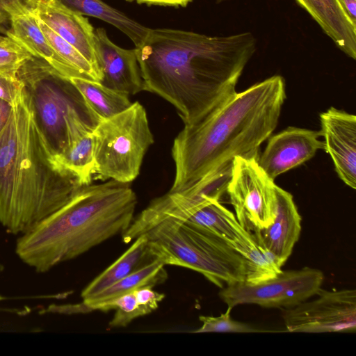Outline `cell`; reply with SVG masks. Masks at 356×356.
Instances as JSON below:
<instances>
[{"label": "cell", "instance_id": "8", "mask_svg": "<svg viewBox=\"0 0 356 356\" xmlns=\"http://www.w3.org/2000/svg\"><path fill=\"white\" fill-rule=\"evenodd\" d=\"M258 157H236L226 188L237 220L251 233L270 225L277 209V185L259 165Z\"/></svg>", "mask_w": 356, "mask_h": 356}, {"label": "cell", "instance_id": "37", "mask_svg": "<svg viewBox=\"0 0 356 356\" xmlns=\"http://www.w3.org/2000/svg\"><path fill=\"white\" fill-rule=\"evenodd\" d=\"M3 37H4V35H0V40H1V39H3Z\"/></svg>", "mask_w": 356, "mask_h": 356}, {"label": "cell", "instance_id": "13", "mask_svg": "<svg viewBox=\"0 0 356 356\" xmlns=\"http://www.w3.org/2000/svg\"><path fill=\"white\" fill-rule=\"evenodd\" d=\"M94 40L101 83L129 95L143 90V81L136 49H126L114 44L105 29L95 30Z\"/></svg>", "mask_w": 356, "mask_h": 356}, {"label": "cell", "instance_id": "9", "mask_svg": "<svg viewBox=\"0 0 356 356\" xmlns=\"http://www.w3.org/2000/svg\"><path fill=\"white\" fill-rule=\"evenodd\" d=\"M323 281L324 274L321 270L304 267L282 270L275 277L257 284L242 282L227 285L218 294L231 308L255 304L265 308L288 309L314 296Z\"/></svg>", "mask_w": 356, "mask_h": 356}, {"label": "cell", "instance_id": "33", "mask_svg": "<svg viewBox=\"0 0 356 356\" xmlns=\"http://www.w3.org/2000/svg\"><path fill=\"white\" fill-rule=\"evenodd\" d=\"M338 1L351 22L356 25V0H338Z\"/></svg>", "mask_w": 356, "mask_h": 356}, {"label": "cell", "instance_id": "24", "mask_svg": "<svg viewBox=\"0 0 356 356\" xmlns=\"http://www.w3.org/2000/svg\"><path fill=\"white\" fill-rule=\"evenodd\" d=\"M38 19L43 33L56 53L76 70L81 74L83 79L100 83L102 76L96 72L92 65L73 46L59 36L43 22Z\"/></svg>", "mask_w": 356, "mask_h": 356}, {"label": "cell", "instance_id": "17", "mask_svg": "<svg viewBox=\"0 0 356 356\" xmlns=\"http://www.w3.org/2000/svg\"><path fill=\"white\" fill-rule=\"evenodd\" d=\"M318 24L336 46L350 58L356 59V25L338 0H296Z\"/></svg>", "mask_w": 356, "mask_h": 356}, {"label": "cell", "instance_id": "21", "mask_svg": "<svg viewBox=\"0 0 356 356\" xmlns=\"http://www.w3.org/2000/svg\"><path fill=\"white\" fill-rule=\"evenodd\" d=\"M70 79L100 120L121 113L132 104L128 94L108 88L99 82L81 78Z\"/></svg>", "mask_w": 356, "mask_h": 356}, {"label": "cell", "instance_id": "29", "mask_svg": "<svg viewBox=\"0 0 356 356\" xmlns=\"http://www.w3.org/2000/svg\"><path fill=\"white\" fill-rule=\"evenodd\" d=\"M22 86L19 80H13L0 74V99L14 105L22 95Z\"/></svg>", "mask_w": 356, "mask_h": 356}, {"label": "cell", "instance_id": "10", "mask_svg": "<svg viewBox=\"0 0 356 356\" xmlns=\"http://www.w3.org/2000/svg\"><path fill=\"white\" fill-rule=\"evenodd\" d=\"M316 298L284 309L286 332L323 333L356 330V291H328L321 288Z\"/></svg>", "mask_w": 356, "mask_h": 356}, {"label": "cell", "instance_id": "35", "mask_svg": "<svg viewBox=\"0 0 356 356\" xmlns=\"http://www.w3.org/2000/svg\"><path fill=\"white\" fill-rule=\"evenodd\" d=\"M227 1H229V0H216V3H222V2Z\"/></svg>", "mask_w": 356, "mask_h": 356}, {"label": "cell", "instance_id": "25", "mask_svg": "<svg viewBox=\"0 0 356 356\" xmlns=\"http://www.w3.org/2000/svg\"><path fill=\"white\" fill-rule=\"evenodd\" d=\"M115 309L110 327H125L134 319L151 313L147 307L138 304L134 291L122 295L100 305L97 310L106 312Z\"/></svg>", "mask_w": 356, "mask_h": 356}, {"label": "cell", "instance_id": "12", "mask_svg": "<svg viewBox=\"0 0 356 356\" xmlns=\"http://www.w3.org/2000/svg\"><path fill=\"white\" fill-rule=\"evenodd\" d=\"M324 149L330 154L339 177L356 188V116L330 107L320 114Z\"/></svg>", "mask_w": 356, "mask_h": 356}, {"label": "cell", "instance_id": "28", "mask_svg": "<svg viewBox=\"0 0 356 356\" xmlns=\"http://www.w3.org/2000/svg\"><path fill=\"white\" fill-rule=\"evenodd\" d=\"M37 0H0V33L6 35L10 28V14L20 9L33 8Z\"/></svg>", "mask_w": 356, "mask_h": 356}, {"label": "cell", "instance_id": "34", "mask_svg": "<svg viewBox=\"0 0 356 356\" xmlns=\"http://www.w3.org/2000/svg\"><path fill=\"white\" fill-rule=\"evenodd\" d=\"M4 266L0 262V274L3 271Z\"/></svg>", "mask_w": 356, "mask_h": 356}, {"label": "cell", "instance_id": "22", "mask_svg": "<svg viewBox=\"0 0 356 356\" xmlns=\"http://www.w3.org/2000/svg\"><path fill=\"white\" fill-rule=\"evenodd\" d=\"M232 246L245 260V282L257 284L275 277L282 271L281 267L257 245L248 231Z\"/></svg>", "mask_w": 356, "mask_h": 356}, {"label": "cell", "instance_id": "26", "mask_svg": "<svg viewBox=\"0 0 356 356\" xmlns=\"http://www.w3.org/2000/svg\"><path fill=\"white\" fill-rule=\"evenodd\" d=\"M31 56L19 42L4 35L0 40V74L18 80L17 74L19 69Z\"/></svg>", "mask_w": 356, "mask_h": 356}, {"label": "cell", "instance_id": "16", "mask_svg": "<svg viewBox=\"0 0 356 356\" xmlns=\"http://www.w3.org/2000/svg\"><path fill=\"white\" fill-rule=\"evenodd\" d=\"M6 35L19 42L32 56L44 59L64 76L83 79L51 47L32 8H22L10 15V28Z\"/></svg>", "mask_w": 356, "mask_h": 356}, {"label": "cell", "instance_id": "18", "mask_svg": "<svg viewBox=\"0 0 356 356\" xmlns=\"http://www.w3.org/2000/svg\"><path fill=\"white\" fill-rule=\"evenodd\" d=\"M165 265L156 260L122 278L92 298L74 305L56 307L57 312L86 313L115 298L141 287H154L168 278Z\"/></svg>", "mask_w": 356, "mask_h": 356}, {"label": "cell", "instance_id": "5", "mask_svg": "<svg viewBox=\"0 0 356 356\" xmlns=\"http://www.w3.org/2000/svg\"><path fill=\"white\" fill-rule=\"evenodd\" d=\"M17 78L35 124L55 159L79 136L93 132L99 122L71 80L44 59L31 56Z\"/></svg>", "mask_w": 356, "mask_h": 356}, {"label": "cell", "instance_id": "36", "mask_svg": "<svg viewBox=\"0 0 356 356\" xmlns=\"http://www.w3.org/2000/svg\"><path fill=\"white\" fill-rule=\"evenodd\" d=\"M6 299V297L0 295V301H2Z\"/></svg>", "mask_w": 356, "mask_h": 356}, {"label": "cell", "instance_id": "27", "mask_svg": "<svg viewBox=\"0 0 356 356\" xmlns=\"http://www.w3.org/2000/svg\"><path fill=\"white\" fill-rule=\"evenodd\" d=\"M232 309L228 307L227 311L218 316H200L199 319L202 325L192 332L254 333L273 332L257 329L250 324L232 319L230 316Z\"/></svg>", "mask_w": 356, "mask_h": 356}, {"label": "cell", "instance_id": "31", "mask_svg": "<svg viewBox=\"0 0 356 356\" xmlns=\"http://www.w3.org/2000/svg\"><path fill=\"white\" fill-rule=\"evenodd\" d=\"M136 1L138 3H146L147 5H156L163 6H186L193 0H129Z\"/></svg>", "mask_w": 356, "mask_h": 356}, {"label": "cell", "instance_id": "2", "mask_svg": "<svg viewBox=\"0 0 356 356\" xmlns=\"http://www.w3.org/2000/svg\"><path fill=\"white\" fill-rule=\"evenodd\" d=\"M285 99L284 79L275 75L184 124L172 147L175 176L169 193L193 196L229 174L236 157H258L259 147L277 127Z\"/></svg>", "mask_w": 356, "mask_h": 356}, {"label": "cell", "instance_id": "4", "mask_svg": "<svg viewBox=\"0 0 356 356\" xmlns=\"http://www.w3.org/2000/svg\"><path fill=\"white\" fill-rule=\"evenodd\" d=\"M136 195L112 179L82 186L63 207L17 238L15 252L39 273L73 259L131 225Z\"/></svg>", "mask_w": 356, "mask_h": 356}, {"label": "cell", "instance_id": "20", "mask_svg": "<svg viewBox=\"0 0 356 356\" xmlns=\"http://www.w3.org/2000/svg\"><path fill=\"white\" fill-rule=\"evenodd\" d=\"M63 7L82 15L100 19L126 34L138 47L145 38L149 28L127 17L102 0H54Z\"/></svg>", "mask_w": 356, "mask_h": 356}, {"label": "cell", "instance_id": "6", "mask_svg": "<svg viewBox=\"0 0 356 356\" xmlns=\"http://www.w3.org/2000/svg\"><path fill=\"white\" fill-rule=\"evenodd\" d=\"M143 234L154 259L165 266L197 271L220 288L245 280L244 259L225 240L204 227L167 216Z\"/></svg>", "mask_w": 356, "mask_h": 356}, {"label": "cell", "instance_id": "15", "mask_svg": "<svg viewBox=\"0 0 356 356\" xmlns=\"http://www.w3.org/2000/svg\"><path fill=\"white\" fill-rule=\"evenodd\" d=\"M32 10L38 19L73 46L102 78L97 60L95 30L88 18L54 0H37Z\"/></svg>", "mask_w": 356, "mask_h": 356}, {"label": "cell", "instance_id": "32", "mask_svg": "<svg viewBox=\"0 0 356 356\" xmlns=\"http://www.w3.org/2000/svg\"><path fill=\"white\" fill-rule=\"evenodd\" d=\"M13 109V105L4 99H0V133L6 126Z\"/></svg>", "mask_w": 356, "mask_h": 356}, {"label": "cell", "instance_id": "23", "mask_svg": "<svg viewBox=\"0 0 356 356\" xmlns=\"http://www.w3.org/2000/svg\"><path fill=\"white\" fill-rule=\"evenodd\" d=\"M56 161L74 175L82 186L91 184L95 176V138L85 133L73 140Z\"/></svg>", "mask_w": 356, "mask_h": 356}, {"label": "cell", "instance_id": "14", "mask_svg": "<svg viewBox=\"0 0 356 356\" xmlns=\"http://www.w3.org/2000/svg\"><path fill=\"white\" fill-rule=\"evenodd\" d=\"M276 195L277 209L273 222L252 234L257 245L282 268L299 239L301 216L290 193L277 186Z\"/></svg>", "mask_w": 356, "mask_h": 356}, {"label": "cell", "instance_id": "1", "mask_svg": "<svg viewBox=\"0 0 356 356\" xmlns=\"http://www.w3.org/2000/svg\"><path fill=\"white\" fill-rule=\"evenodd\" d=\"M135 49L143 90L172 104L188 124L236 92L237 82L256 51L257 40L249 31L208 36L149 29Z\"/></svg>", "mask_w": 356, "mask_h": 356}, {"label": "cell", "instance_id": "19", "mask_svg": "<svg viewBox=\"0 0 356 356\" xmlns=\"http://www.w3.org/2000/svg\"><path fill=\"white\" fill-rule=\"evenodd\" d=\"M156 261L148 240L143 234L112 264L97 275L81 293L83 300L93 297L136 270Z\"/></svg>", "mask_w": 356, "mask_h": 356}, {"label": "cell", "instance_id": "11", "mask_svg": "<svg viewBox=\"0 0 356 356\" xmlns=\"http://www.w3.org/2000/svg\"><path fill=\"white\" fill-rule=\"evenodd\" d=\"M320 136L321 131L289 127L268 139L261 156L257 159L259 165L275 180L312 159L318 150L324 149Z\"/></svg>", "mask_w": 356, "mask_h": 356}, {"label": "cell", "instance_id": "3", "mask_svg": "<svg viewBox=\"0 0 356 356\" xmlns=\"http://www.w3.org/2000/svg\"><path fill=\"white\" fill-rule=\"evenodd\" d=\"M82 186L48 150L22 91L0 133V223L8 233L22 235Z\"/></svg>", "mask_w": 356, "mask_h": 356}, {"label": "cell", "instance_id": "7", "mask_svg": "<svg viewBox=\"0 0 356 356\" xmlns=\"http://www.w3.org/2000/svg\"><path fill=\"white\" fill-rule=\"evenodd\" d=\"M95 138L94 179L130 183L139 175L144 156L154 143L146 111L138 102L99 121Z\"/></svg>", "mask_w": 356, "mask_h": 356}, {"label": "cell", "instance_id": "30", "mask_svg": "<svg viewBox=\"0 0 356 356\" xmlns=\"http://www.w3.org/2000/svg\"><path fill=\"white\" fill-rule=\"evenodd\" d=\"M134 294L139 305L152 312L159 307V303L165 298V294L158 293L152 287L145 286L134 290Z\"/></svg>", "mask_w": 356, "mask_h": 356}]
</instances>
